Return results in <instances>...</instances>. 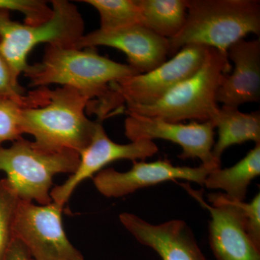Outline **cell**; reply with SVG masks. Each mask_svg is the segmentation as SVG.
I'll return each mask as SVG.
<instances>
[{
	"label": "cell",
	"mask_w": 260,
	"mask_h": 260,
	"mask_svg": "<svg viewBox=\"0 0 260 260\" xmlns=\"http://www.w3.org/2000/svg\"><path fill=\"white\" fill-rule=\"evenodd\" d=\"M158 147L150 140H138L129 144H118L108 137L97 120L96 127L90 144L80 153V162L75 172L60 185L51 191L52 202L64 208L75 189L88 178L94 177L111 162L119 160H145L153 156Z\"/></svg>",
	"instance_id": "cell-11"
},
{
	"label": "cell",
	"mask_w": 260,
	"mask_h": 260,
	"mask_svg": "<svg viewBox=\"0 0 260 260\" xmlns=\"http://www.w3.org/2000/svg\"><path fill=\"white\" fill-rule=\"evenodd\" d=\"M119 218L138 242L152 248L162 260H207L192 231L183 220L154 225L134 214L122 213Z\"/></svg>",
	"instance_id": "cell-14"
},
{
	"label": "cell",
	"mask_w": 260,
	"mask_h": 260,
	"mask_svg": "<svg viewBox=\"0 0 260 260\" xmlns=\"http://www.w3.org/2000/svg\"><path fill=\"white\" fill-rule=\"evenodd\" d=\"M6 260H32L30 253L23 243L15 237L8 251Z\"/></svg>",
	"instance_id": "cell-25"
},
{
	"label": "cell",
	"mask_w": 260,
	"mask_h": 260,
	"mask_svg": "<svg viewBox=\"0 0 260 260\" xmlns=\"http://www.w3.org/2000/svg\"><path fill=\"white\" fill-rule=\"evenodd\" d=\"M63 207L56 203L37 205L20 200L14 222L15 237L34 260H84L70 242L62 224Z\"/></svg>",
	"instance_id": "cell-8"
},
{
	"label": "cell",
	"mask_w": 260,
	"mask_h": 260,
	"mask_svg": "<svg viewBox=\"0 0 260 260\" xmlns=\"http://www.w3.org/2000/svg\"><path fill=\"white\" fill-rule=\"evenodd\" d=\"M246 230L251 240L260 247V194H256L250 203L243 202Z\"/></svg>",
	"instance_id": "cell-24"
},
{
	"label": "cell",
	"mask_w": 260,
	"mask_h": 260,
	"mask_svg": "<svg viewBox=\"0 0 260 260\" xmlns=\"http://www.w3.org/2000/svg\"><path fill=\"white\" fill-rule=\"evenodd\" d=\"M90 102L88 96L68 86L49 88L47 102L22 112L24 134L51 150H73L80 153L93 138L97 120L86 115Z\"/></svg>",
	"instance_id": "cell-3"
},
{
	"label": "cell",
	"mask_w": 260,
	"mask_h": 260,
	"mask_svg": "<svg viewBox=\"0 0 260 260\" xmlns=\"http://www.w3.org/2000/svg\"><path fill=\"white\" fill-rule=\"evenodd\" d=\"M218 128V140L214 145V158L221 162V156L227 148L234 145L253 141L260 144V112L244 113L239 108L223 106L212 119Z\"/></svg>",
	"instance_id": "cell-16"
},
{
	"label": "cell",
	"mask_w": 260,
	"mask_h": 260,
	"mask_svg": "<svg viewBox=\"0 0 260 260\" xmlns=\"http://www.w3.org/2000/svg\"><path fill=\"white\" fill-rule=\"evenodd\" d=\"M51 7V18L38 25L15 21L10 11L0 10V52L18 81L28 67V56L34 47L41 44L76 47L85 35L83 16L76 5L53 0Z\"/></svg>",
	"instance_id": "cell-5"
},
{
	"label": "cell",
	"mask_w": 260,
	"mask_h": 260,
	"mask_svg": "<svg viewBox=\"0 0 260 260\" xmlns=\"http://www.w3.org/2000/svg\"><path fill=\"white\" fill-rule=\"evenodd\" d=\"M181 186L209 211L210 244L217 260H260V247L246 231L242 202L230 199L224 193L214 192L208 195L209 205L189 184Z\"/></svg>",
	"instance_id": "cell-9"
},
{
	"label": "cell",
	"mask_w": 260,
	"mask_h": 260,
	"mask_svg": "<svg viewBox=\"0 0 260 260\" xmlns=\"http://www.w3.org/2000/svg\"><path fill=\"white\" fill-rule=\"evenodd\" d=\"M100 17L101 30H116L141 25V13L137 0H83Z\"/></svg>",
	"instance_id": "cell-19"
},
{
	"label": "cell",
	"mask_w": 260,
	"mask_h": 260,
	"mask_svg": "<svg viewBox=\"0 0 260 260\" xmlns=\"http://www.w3.org/2000/svg\"><path fill=\"white\" fill-rule=\"evenodd\" d=\"M141 25L170 39L179 32L187 15L186 0H137Z\"/></svg>",
	"instance_id": "cell-18"
},
{
	"label": "cell",
	"mask_w": 260,
	"mask_h": 260,
	"mask_svg": "<svg viewBox=\"0 0 260 260\" xmlns=\"http://www.w3.org/2000/svg\"><path fill=\"white\" fill-rule=\"evenodd\" d=\"M209 48L187 45L172 59L148 73L138 74L111 84L107 96L96 109L102 119L119 112L121 107L151 104L178 84L190 78L201 68Z\"/></svg>",
	"instance_id": "cell-7"
},
{
	"label": "cell",
	"mask_w": 260,
	"mask_h": 260,
	"mask_svg": "<svg viewBox=\"0 0 260 260\" xmlns=\"http://www.w3.org/2000/svg\"><path fill=\"white\" fill-rule=\"evenodd\" d=\"M114 48L127 56L129 66L139 74L148 73L167 61L169 42L141 25L116 30L98 29L85 34L77 44L78 48Z\"/></svg>",
	"instance_id": "cell-13"
},
{
	"label": "cell",
	"mask_w": 260,
	"mask_h": 260,
	"mask_svg": "<svg viewBox=\"0 0 260 260\" xmlns=\"http://www.w3.org/2000/svg\"><path fill=\"white\" fill-rule=\"evenodd\" d=\"M24 107H26L13 99L0 98V145L22 138L24 134L22 117Z\"/></svg>",
	"instance_id": "cell-21"
},
{
	"label": "cell",
	"mask_w": 260,
	"mask_h": 260,
	"mask_svg": "<svg viewBox=\"0 0 260 260\" xmlns=\"http://www.w3.org/2000/svg\"><path fill=\"white\" fill-rule=\"evenodd\" d=\"M0 98H8L21 103L26 107H32L39 102L37 90L25 93L15 79L9 64L0 52Z\"/></svg>",
	"instance_id": "cell-22"
},
{
	"label": "cell",
	"mask_w": 260,
	"mask_h": 260,
	"mask_svg": "<svg viewBox=\"0 0 260 260\" xmlns=\"http://www.w3.org/2000/svg\"><path fill=\"white\" fill-rule=\"evenodd\" d=\"M227 55L234 63V70L222 79L217 102L236 108L246 103H259L260 39H242L228 49Z\"/></svg>",
	"instance_id": "cell-15"
},
{
	"label": "cell",
	"mask_w": 260,
	"mask_h": 260,
	"mask_svg": "<svg viewBox=\"0 0 260 260\" xmlns=\"http://www.w3.org/2000/svg\"><path fill=\"white\" fill-rule=\"evenodd\" d=\"M260 174V144H256L246 156L232 167L215 169L207 176L204 185L222 189L230 199L244 201L248 186Z\"/></svg>",
	"instance_id": "cell-17"
},
{
	"label": "cell",
	"mask_w": 260,
	"mask_h": 260,
	"mask_svg": "<svg viewBox=\"0 0 260 260\" xmlns=\"http://www.w3.org/2000/svg\"><path fill=\"white\" fill-rule=\"evenodd\" d=\"M80 154L73 150H51L21 138L8 148L0 146V172L20 200L39 205L52 203L53 178L59 174H73Z\"/></svg>",
	"instance_id": "cell-6"
},
{
	"label": "cell",
	"mask_w": 260,
	"mask_h": 260,
	"mask_svg": "<svg viewBox=\"0 0 260 260\" xmlns=\"http://www.w3.org/2000/svg\"><path fill=\"white\" fill-rule=\"evenodd\" d=\"M185 24L168 39L169 55L181 48L198 45L227 54L233 44L248 34H260V2L257 0H186Z\"/></svg>",
	"instance_id": "cell-2"
},
{
	"label": "cell",
	"mask_w": 260,
	"mask_h": 260,
	"mask_svg": "<svg viewBox=\"0 0 260 260\" xmlns=\"http://www.w3.org/2000/svg\"><path fill=\"white\" fill-rule=\"evenodd\" d=\"M23 74L32 88L52 84L70 87L94 104L107 97L111 84L139 73L129 64L101 55L95 48L47 45L42 61L29 64Z\"/></svg>",
	"instance_id": "cell-1"
},
{
	"label": "cell",
	"mask_w": 260,
	"mask_h": 260,
	"mask_svg": "<svg viewBox=\"0 0 260 260\" xmlns=\"http://www.w3.org/2000/svg\"><path fill=\"white\" fill-rule=\"evenodd\" d=\"M232 70L227 54L209 48L195 74L151 104L126 106V113L160 118L171 122L186 119L210 121L218 112L217 92L221 80Z\"/></svg>",
	"instance_id": "cell-4"
},
{
	"label": "cell",
	"mask_w": 260,
	"mask_h": 260,
	"mask_svg": "<svg viewBox=\"0 0 260 260\" xmlns=\"http://www.w3.org/2000/svg\"><path fill=\"white\" fill-rule=\"evenodd\" d=\"M0 10L20 12L28 25L44 23L52 15L51 6L42 0H0Z\"/></svg>",
	"instance_id": "cell-23"
},
{
	"label": "cell",
	"mask_w": 260,
	"mask_h": 260,
	"mask_svg": "<svg viewBox=\"0 0 260 260\" xmlns=\"http://www.w3.org/2000/svg\"><path fill=\"white\" fill-rule=\"evenodd\" d=\"M126 114L124 133L130 141L169 140L182 149L179 158L200 159L202 165L213 170L220 168L221 162L213 155L215 126L211 121L184 124L134 113Z\"/></svg>",
	"instance_id": "cell-10"
},
{
	"label": "cell",
	"mask_w": 260,
	"mask_h": 260,
	"mask_svg": "<svg viewBox=\"0 0 260 260\" xmlns=\"http://www.w3.org/2000/svg\"><path fill=\"white\" fill-rule=\"evenodd\" d=\"M212 171L203 165L194 168L175 167L167 160L133 161V167L127 172H117L113 168L103 169L94 176L93 181L101 194L107 198H117L174 179H184L203 186Z\"/></svg>",
	"instance_id": "cell-12"
},
{
	"label": "cell",
	"mask_w": 260,
	"mask_h": 260,
	"mask_svg": "<svg viewBox=\"0 0 260 260\" xmlns=\"http://www.w3.org/2000/svg\"><path fill=\"white\" fill-rule=\"evenodd\" d=\"M20 198L6 179L0 180V260H6L15 239V213Z\"/></svg>",
	"instance_id": "cell-20"
}]
</instances>
